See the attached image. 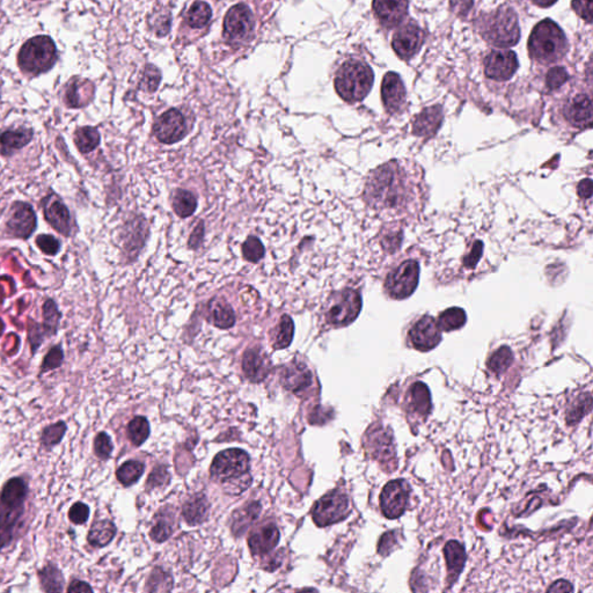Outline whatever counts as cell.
Masks as SVG:
<instances>
[{
    "label": "cell",
    "instance_id": "6da1fadb",
    "mask_svg": "<svg viewBox=\"0 0 593 593\" xmlns=\"http://www.w3.org/2000/svg\"><path fill=\"white\" fill-rule=\"evenodd\" d=\"M28 486L21 477L9 479L0 492V552L11 546L25 514Z\"/></svg>",
    "mask_w": 593,
    "mask_h": 593
},
{
    "label": "cell",
    "instance_id": "7a4b0ae2",
    "mask_svg": "<svg viewBox=\"0 0 593 593\" xmlns=\"http://www.w3.org/2000/svg\"><path fill=\"white\" fill-rule=\"evenodd\" d=\"M210 473L226 492L240 494L248 488L252 480L248 455L240 449L225 450L216 455Z\"/></svg>",
    "mask_w": 593,
    "mask_h": 593
},
{
    "label": "cell",
    "instance_id": "3957f363",
    "mask_svg": "<svg viewBox=\"0 0 593 593\" xmlns=\"http://www.w3.org/2000/svg\"><path fill=\"white\" fill-rule=\"evenodd\" d=\"M527 46L532 59L540 64H552L566 56L568 40L557 22L544 19L533 28Z\"/></svg>",
    "mask_w": 593,
    "mask_h": 593
},
{
    "label": "cell",
    "instance_id": "277c9868",
    "mask_svg": "<svg viewBox=\"0 0 593 593\" xmlns=\"http://www.w3.org/2000/svg\"><path fill=\"white\" fill-rule=\"evenodd\" d=\"M477 29L488 44L501 48L516 46L520 39L518 16L511 7H498L494 12L482 14Z\"/></svg>",
    "mask_w": 593,
    "mask_h": 593
},
{
    "label": "cell",
    "instance_id": "5b68a950",
    "mask_svg": "<svg viewBox=\"0 0 593 593\" xmlns=\"http://www.w3.org/2000/svg\"><path fill=\"white\" fill-rule=\"evenodd\" d=\"M375 76L366 63L358 59H349L336 72V92L345 101L355 103L368 96L373 86Z\"/></svg>",
    "mask_w": 593,
    "mask_h": 593
},
{
    "label": "cell",
    "instance_id": "8992f818",
    "mask_svg": "<svg viewBox=\"0 0 593 593\" xmlns=\"http://www.w3.org/2000/svg\"><path fill=\"white\" fill-rule=\"evenodd\" d=\"M405 194L399 171L393 165L377 171L366 186V201L372 206L399 208L405 201Z\"/></svg>",
    "mask_w": 593,
    "mask_h": 593
},
{
    "label": "cell",
    "instance_id": "52a82bcc",
    "mask_svg": "<svg viewBox=\"0 0 593 593\" xmlns=\"http://www.w3.org/2000/svg\"><path fill=\"white\" fill-rule=\"evenodd\" d=\"M56 59L57 50L54 41L48 36H36L24 44L18 62L26 74H40L53 68Z\"/></svg>",
    "mask_w": 593,
    "mask_h": 593
},
{
    "label": "cell",
    "instance_id": "ba28073f",
    "mask_svg": "<svg viewBox=\"0 0 593 593\" xmlns=\"http://www.w3.org/2000/svg\"><path fill=\"white\" fill-rule=\"evenodd\" d=\"M362 297L356 290L345 289L333 293L327 301L326 319L332 326L350 325L360 315Z\"/></svg>",
    "mask_w": 593,
    "mask_h": 593
},
{
    "label": "cell",
    "instance_id": "9c48e42d",
    "mask_svg": "<svg viewBox=\"0 0 593 593\" xmlns=\"http://www.w3.org/2000/svg\"><path fill=\"white\" fill-rule=\"evenodd\" d=\"M349 514V498L340 490H333L323 496L312 509V518L319 527L341 522Z\"/></svg>",
    "mask_w": 593,
    "mask_h": 593
},
{
    "label": "cell",
    "instance_id": "30bf717a",
    "mask_svg": "<svg viewBox=\"0 0 593 593\" xmlns=\"http://www.w3.org/2000/svg\"><path fill=\"white\" fill-rule=\"evenodd\" d=\"M420 280V265L415 260H408L390 271L385 288L390 298L406 299L417 288Z\"/></svg>",
    "mask_w": 593,
    "mask_h": 593
},
{
    "label": "cell",
    "instance_id": "8fae6325",
    "mask_svg": "<svg viewBox=\"0 0 593 593\" xmlns=\"http://www.w3.org/2000/svg\"><path fill=\"white\" fill-rule=\"evenodd\" d=\"M410 487L405 480L388 482L380 494V507L388 519H397L405 514L408 507Z\"/></svg>",
    "mask_w": 593,
    "mask_h": 593
},
{
    "label": "cell",
    "instance_id": "7c38bea8",
    "mask_svg": "<svg viewBox=\"0 0 593 593\" xmlns=\"http://www.w3.org/2000/svg\"><path fill=\"white\" fill-rule=\"evenodd\" d=\"M187 131V120L178 109H169L163 113L153 126L154 136L163 144L180 142Z\"/></svg>",
    "mask_w": 593,
    "mask_h": 593
},
{
    "label": "cell",
    "instance_id": "4fadbf2b",
    "mask_svg": "<svg viewBox=\"0 0 593 593\" xmlns=\"http://www.w3.org/2000/svg\"><path fill=\"white\" fill-rule=\"evenodd\" d=\"M425 40V31L416 22L409 21L395 31L392 46L400 59L408 61L420 51Z\"/></svg>",
    "mask_w": 593,
    "mask_h": 593
},
{
    "label": "cell",
    "instance_id": "5bb4252c",
    "mask_svg": "<svg viewBox=\"0 0 593 593\" xmlns=\"http://www.w3.org/2000/svg\"><path fill=\"white\" fill-rule=\"evenodd\" d=\"M37 219L34 210L25 202H16L9 210L7 230L12 237L27 239L36 230Z\"/></svg>",
    "mask_w": 593,
    "mask_h": 593
},
{
    "label": "cell",
    "instance_id": "9a60e30c",
    "mask_svg": "<svg viewBox=\"0 0 593 593\" xmlns=\"http://www.w3.org/2000/svg\"><path fill=\"white\" fill-rule=\"evenodd\" d=\"M518 66L516 54L511 50H494L485 59V74L487 77L497 81L512 78Z\"/></svg>",
    "mask_w": 593,
    "mask_h": 593
},
{
    "label": "cell",
    "instance_id": "2e32d148",
    "mask_svg": "<svg viewBox=\"0 0 593 593\" xmlns=\"http://www.w3.org/2000/svg\"><path fill=\"white\" fill-rule=\"evenodd\" d=\"M409 340L417 350L430 351L442 341V329L434 318L425 315L409 330Z\"/></svg>",
    "mask_w": 593,
    "mask_h": 593
},
{
    "label": "cell",
    "instance_id": "e0dca14e",
    "mask_svg": "<svg viewBox=\"0 0 593 593\" xmlns=\"http://www.w3.org/2000/svg\"><path fill=\"white\" fill-rule=\"evenodd\" d=\"M253 26L254 20L250 9L239 4L230 7L225 16L224 35L230 41L243 40L252 31Z\"/></svg>",
    "mask_w": 593,
    "mask_h": 593
},
{
    "label": "cell",
    "instance_id": "ac0fdd59",
    "mask_svg": "<svg viewBox=\"0 0 593 593\" xmlns=\"http://www.w3.org/2000/svg\"><path fill=\"white\" fill-rule=\"evenodd\" d=\"M44 213L46 222L59 233L70 237L72 230V219L68 206L63 203L57 195L51 194L44 200Z\"/></svg>",
    "mask_w": 593,
    "mask_h": 593
},
{
    "label": "cell",
    "instance_id": "d6986e66",
    "mask_svg": "<svg viewBox=\"0 0 593 593\" xmlns=\"http://www.w3.org/2000/svg\"><path fill=\"white\" fill-rule=\"evenodd\" d=\"M381 98L386 111L397 114L406 105L407 92L402 79L395 72H388L381 85Z\"/></svg>",
    "mask_w": 593,
    "mask_h": 593
},
{
    "label": "cell",
    "instance_id": "ffe728a7",
    "mask_svg": "<svg viewBox=\"0 0 593 593\" xmlns=\"http://www.w3.org/2000/svg\"><path fill=\"white\" fill-rule=\"evenodd\" d=\"M372 7L381 25L390 29L399 26L408 16V0H373Z\"/></svg>",
    "mask_w": 593,
    "mask_h": 593
},
{
    "label": "cell",
    "instance_id": "44dd1931",
    "mask_svg": "<svg viewBox=\"0 0 593 593\" xmlns=\"http://www.w3.org/2000/svg\"><path fill=\"white\" fill-rule=\"evenodd\" d=\"M366 446L369 447V452L373 458L381 462H388L395 458V446L390 430L381 427H372L366 434Z\"/></svg>",
    "mask_w": 593,
    "mask_h": 593
},
{
    "label": "cell",
    "instance_id": "7402d4cb",
    "mask_svg": "<svg viewBox=\"0 0 593 593\" xmlns=\"http://www.w3.org/2000/svg\"><path fill=\"white\" fill-rule=\"evenodd\" d=\"M280 542V531L274 524H265L249 534L248 544L253 555L261 557L270 553Z\"/></svg>",
    "mask_w": 593,
    "mask_h": 593
},
{
    "label": "cell",
    "instance_id": "603a6c76",
    "mask_svg": "<svg viewBox=\"0 0 593 593\" xmlns=\"http://www.w3.org/2000/svg\"><path fill=\"white\" fill-rule=\"evenodd\" d=\"M564 116L574 126L589 128L592 124V102L587 94L570 98L564 107Z\"/></svg>",
    "mask_w": 593,
    "mask_h": 593
},
{
    "label": "cell",
    "instance_id": "cb8c5ba5",
    "mask_svg": "<svg viewBox=\"0 0 593 593\" xmlns=\"http://www.w3.org/2000/svg\"><path fill=\"white\" fill-rule=\"evenodd\" d=\"M280 379L286 390L293 393H299L301 390L310 387L312 384V373L304 363L293 362L284 368Z\"/></svg>",
    "mask_w": 593,
    "mask_h": 593
},
{
    "label": "cell",
    "instance_id": "d4e9b609",
    "mask_svg": "<svg viewBox=\"0 0 593 593\" xmlns=\"http://www.w3.org/2000/svg\"><path fill=\"white\" fill-rule=\"evenodd\" d=\"M243 370L250 381L265 380L270 372V363L262 351L253 348L243 355Z\"/></svg>",
    "mask_w": 593,
    "mask_h": 593
},
{
    "label": "cell",
    "instance_id": "484cf974",
    "mask_svg": "<svg viewBox=\"0 0 593 593\" xmlns=\"http://www.w3.org/2000/svg\"><path fill=\"white\" fill-rule=\"evenodd\" d=\"M208 321L221 329L230 328L235 323V313L228 301L215 297L208 305Z\"/></svg>",
    "mask_w": 593,
    "mask_h": 593
},
{
    "label": "cell",
    "instance_id": "4316f807",
    "mask_svg": "<svg viewBox=\"0 0 593 593\" xmlns=\"http://www.w3.org/2000/svg\"><path fill=\"white\" fill-rule=\"evenodd\" d=\"M33 139V130L11 129L0 133V154L12 156L19 150L27 146Z\"/></svg>",
    "mask_w": 593,
    "mask_h": 593
},
{
    "label": "cell",
    "instance_id": "83f0119b",
    "mask_svg": "<svg viewBox=\"0 0 593 593\" xmlns=\"http://www.w3.org/2000/svg\"><path fill=\"white\" fill-rule=\"evenodd\" d=\"M443 121V111L440 106L427 108L416 117L414 133L417 136H432L437 133Z\"/></svg>",
    "mask_w": 593,
    "mask_h": 593
},
{
    "label": "cell",
    "instance_id": "f1b7e54d",
    "mask_svg": "<svg viewBox=\"0 0 593 593\" xmlns=\"http://www.w3.org/2000/svg\"><path fill=\"white\" fill-rule=\"evenodd\" d=\"M209 503L202 494L191 496L182 507V516L191 525H198L208 518Z\"/></svg>",
    "mask_w": 593,
    "mask_h": 593
},
{
    "label": "cell",
    "instance_id": "f546056e",
    "mask_svg": "<svg viewBox=\"0 0 593 593\" xmlns=\"http://www.w3.org/2000/svg\"><path fill=\"white\" fill-rule=\"evenodd\" d=\"M408 407L412 412L420 416H427L430 412V393L427 386L422 382L412 385L408 393Z\"/></svg>",
    "mask_w": 593,
    "mask_h": 593
},
{
    "label": "cell",
    "instance_id": "4dcf8cb0",
    "mask_svg": "<svg viewBox=\"0 0 593 593\" xmlns=\"http://www.w3.org/2000/svg\"><path fill=\"white\" fill-rule=\"evenodd\" d=\"M42 590L46 592H63L64 591L65 578L59 567L53 563H48L37 572Z\"/></svg>",
    "mask_w": 593,
    "mask_h": 593
},
{
    "label": "cell",
    "instance_id": "1f68e13d",
    "mask_svg": "<svg viewBox=\"0 0 593 593\" xmlns=\"http://www.w3.org/2000/svg\"><path fill=\"white\" fill-rule=\"evenodd\" d=\"M116 534V526L114 522L108 519L98 520L94 522L89 529L88 542L93 547H106L111 544Z\"/></svg>",
    "mask_w": 593,
    "mask_h": 593
},
{
    "label": "cell",
    "instance_id": "d6a6232c",
    "mask_svg": "<svg viewBox=\"0 0 593 593\" xmlns=\"http://www.w3.org/2000/svg\"><path fill=\"white\" fill-rule=\"evenodd\" d=\"M444 554H445L449 575L452 577L455 576V578L458 577L466 562V553H465L462 544L458 541H450L444 548Z\"/></svg>",
    "mask_w": 593,
    "mask_h": 593
},
{
    "label": "cell",
    "instance_id": "836d02e7",
    "mask_svg": "<svg viewBox=\"0 0 593 593\" xmlns=\"http://www.w3.org/2000/svg\"><path fill=\"white\" fill-rule=\"evenodd\" d=\"M101 137L98 129L92 126H83L74 133V143L81 153H91L100 144Z\"/></svg>",
    "mask_w": 593,
    "mask_h": 593
},
{
    "label": "cell",
    "instance_id": "e575fe53",
    "mask_svg": "<svg viewBox=\"0 0 593 593\" xmlns=\"http://www.w3.org/2000/svg\"><path fill=\"white\" fill-rule=\"evenodd\" d=\"M173 209L180 218H188L197 209V198L191 191L178 189L173 197Z\"/></svg>",
    "mask_w": 593,
    "mask_h": 593
},
{
    "label": "cell",
    "instance_id": "d590c367",
    "mask_svg": "<svg viewBox=\"0 0 593 593\" xmlns=\"http://www.w3.org/2000/svg\"><path fill=\"white\" fill-rule=\"evenodd\" d=\"M466 320H467V315L462 308H451L440 314L437 323L444 332H452V330H457L464 327Z\"/></svg>",
    "mask_w": 593,
    "mask_h": 593
},
{
    "label": "cell",
    "instance_id": "8d00e7d4",
    "mask_svg": "<svg viewBox=\"0 0 593 593\" xmlns=\"http://www.w3.org/2000/svg\"><path fill=\"white\" fill-rule=\"evenodd\" d=\"M145 466L139 461H126L116 472V477L124 487L133 486L144 473Z\"/></svg>",
    "mask_w": 593,
    "mask_h": 593
},
{
    "label": "cell",
    "instance_id": "74e56055",
    "mask_svg": "<svg viewBox=\"0 0 593 593\" xmlns=\"http://www.w3.org/2000/svg\"><path fill=\"white\" fill-rule=\"evenodd\" d=\"M83 94H92L93 86L91 83L87 81H81L79 83L76 80L69 86L68 92H66V102L70 107L79 108L88 101V96H83Z\"/></svg>",
    "mask_w": 593,
    "mask_h": 593
},
{
    "label": "cell",
    "instance_id": "f35d334b",
    "mask_svg": "<svg viewBox=\"0 0 593 593\" xmlns=\"http://www.w3.org/2000/svg\"><path fill=\"white\" fill-rule=\"evenodd\" d=\"M293 334H295V325L293 321L289 315H283L280 318V323L276 328V335H275L274 348L277 350L280 349H285L289 347L293 342Z\"/></svg>",
    "mask_w": 593,
    "mask_h": 593
},
{
    "label": "cell",
    "instance_id": "ab89813d",
    "mask_svg": "<svg viewBox=\"0 0 593 593\" xmlns=\"http://www.w3.org/2000/svg\"><path fill=\"white\" fill-rule=\"evenodd\" d=\"M126 432H128L130 442L133 445H142L145 440H148V437L150 436V425H148V420L143 417V416H137V417L133 418L128 425Z\"/></svg>",
    "mask_w": 593,
    "mask_h": 593
},
{
    "label": "cell",
    "instance_id": "60d3db41",
    "mask_svg": "<svg viewBox=\"0 0 593 593\" xmlns=\"http://www.w3.org/2000/svg\"><path fill=\"white\" fill-rule=\"evenodd\" d=\"M213 16L211 9L204 1H196L191 5L187 13L188 25L191 28H202L210 21Z\"/></svg>",
    "mask_w": 593,
    "mask_h": 593
},
{
    "label": "cell",
    "instance_id": "b9f144b4",
    "mask_svg": "<svg viewBox=\"0 0 593 593\" xmlns=\"http://www.w3.org/2000/svg\"><path fill=\"white\" fill-rule=\"evenodd\" d=\"M260 512H261V505L258 503H252L243 509V511L235 512L233 522L234 533L241 534L247 526L258 518Z\"/></svg>",
    "mask_w": 593,
    "mask_h": 593
},
{
    "label": "cell",
    "instance_id": "7bdbcfd3",
    "mask_svg": "<svg viewBox=\"0 0 593 593\" xmlns=\"http://www.w3.org/2000/svg\"><path fill=\"white\" fill-rule=\"evenodd\" d=\"M66 430H68V425L65 422L59 421L54 423L44 429L41 436V443L46 449H51L62 442Z\"/></svg>",
    "mask_w": 593,
    "mask_h": 593
},
{
    "label": "cell",
    "instance_id": "ee69618b",
    "mask_svg": "<svg viewBox=\"0 0 593 593\" xmlns=\"http://www.w3.org/2000/svg\"><path fill=\"white\" fill-rule=\"evenodd\" d=\"M59 319H61V313H59L57 305L55 301L51 299L44 303V327L46 330V335L54 336L57 334V329H59Z\"/></svg>",
    "mask_w": 593,
    "mask_h": 593
},
{
    "label": "cell",
    "instance_id": "f6af8a7d",
    "mask_svg": "<svg viewBox=\"0 0 593 593\" xmlns=\"http://www.w3.org/2000/svg\"><path fill=\"white\" fill-rule=\"evenodd\" d=\"M514 360V356L510 349L507 347L500 348L490 357L488 362V368L497 375L507 371V368L511 365Z\"/></svg>",
    "mask_w": 593,
    "mask_h": 593
},
{
    "label": "cell",
    "instance_id": "bcb514c9",
    "mask_svg": "<svg viewBox=\"0 0 593 593\" xmlns=\"http://www.w3.org/2000/svg\"><path fill=\"white\" fill-rule=\"evenodd\" d=\"M163 515V512H161ZM172 516H167L163 514L161 518H157V522L154 524L153 527L151 529V538L153 539L157 542H163L172 535L174 527H173Z\"/></svg>",
    "mask_w": 593,
    "mask_h": 593
},
{
    "label": "cell",
    "instance_id": "7dc6e473",
    "mask_svg": "<svg viewBox=\"0 0 593 593\" xmlns=\"http://www.w3.org/2000/svg\"><path fill=\"white\" fill-rule=\"evenodd\" d=\"M265 246L258 238L250 235L243 245V255L247 261L256 263L265 256Z\"/></svg>",
    "mask_w": 593,
    "mask_h": 593
},
{
    "label": "cell",
    "instance_id": "c3c4849f",
    "mask_svg": "<svg viewBox=\"0 0 593 593\" xmlns=\"http://www.w3.org/2000/svg\"><path fill=\"white\" fill-rule=\"evenodd\" d=\"M64 362V351L61 345L50 349L49 353L44 357V363L41 365V373L53 371L62 366Z\"/></svg>",
    "mask_w": 593,
    "mask_h": 593
},
{
    "label": "cell",
    "instance_id": "681fc988",
    "mask_svg": "<svg viewBox=\"0 0 593 593\" xmlns=\"http://www.w3.org/2000/svg\"><path fill=\"white\" fill-rule=\"evenodd\" d=\"M113 450H114V445L111 442V436L106 432L98 434L94 440V452H96V457L101 460H107L111 458Z\"/></svg>",
    "mask_w": 593,
    "mask_h": 593
},
{
    "label": "cell",
    "instance_id": "f907efd6",
    "mask_svg": "<svg viewBox=\"0 0 593 593\" xmlns=\"http://www.w3.org/2000/svg\"><path fill=\"white\" fill-rule=\"evenodd\" d=\"M160 80H161V74H160L159 70L153 65H148L145 68L144 74H143L141 87L146 92H154L159 86Z\"/></svg>",
    "mask_w": 593,
    "mask_h": 593
},
{
    "label": "cell",
    "instance_id": "816d5d0a",
    "mask_svg": "<svg viewBox=\"0 0 593 593\" xmlns=\"http://www.w3.org/2000/svg\"><path fill=\"white\" fill-rule=\"evenodd\" d=\"M568 79L569 74L566 69L561 68V66H554L547 72L546 83H547V87L550 91H554V89H559V87L563 86L568 81Z\"/></svg>",
    "mask_w": 593,
    "mask_h": 593
},
{
    "label": "cell",
    "instance_id": "f5cc1de1",
    "mask_svg": "<svg viewBox=\"0 0 593 593\" xmlns=\"http://www.w3.org/2000/svg\"><path fill=\"white\" fill-rule=\"evenodd\" d=\"M36 245L39 248L46 254L54 256L61 250V241L50 234H41L36 238Z\"/></svg>",
    "mask_w": 593,
    "mask_h": 593
},
{
    "label": "cell",
    "instance_id": "db71d44e",
    "mask_svg": "<svg viewBox=\"0 0 593 593\" xmlns=\"http://www.w3.org/2000/svg\"><path fill=\"white\" fill-rule=\"evenodd\" d=\"M69 518L76 525H83L89 518L88 505H85L83 502L74 503L69 511Z\"/></svg>",
    "mask_w": 593,
    "mask_h": 593
},
{
    "label": "cell",
    "instance_id": "11a10c76",
    "mask_svg": "<svg viewBox=\"0 0 593 593\" xmlns=\"http://www.w3.org/2000/svg\"><path fill=\"white\" fill-rule=\"evenodd\" d=\"M572 9L587 24L592 22V0H574Z\"/></svg>",
    "mask_w": 593,
    "mask_h": 593
},
{
    "label": "cell",
    "instance_id": "9f6ffc18",
    "mask_svg": "<svg viewBox=\"0 0 593 593\" xmlns=\"http://www.w3.org/2000/svg\"><path fill=\"white\" fill-rule=\"evenodd\" d=\"M169 481V474L167 472L166 467L163 466H158L156 470L151 473L148 480V486L150 488H158V487H163V485H167Z\"/></svg>",
    "mask_w": 593,
    "mask_h": 593
},
{
    "label": "cell",
    "instance_id": "6f0895ef",
    "mask_svg": "<svg viewBox=\"0 0 593 593\" xmlns=\"http://www.w3.org/2000/svg\"><path fill=\"white\" fill-rule=\"evenodd\" d=\"M204 235V225L203 223L201 222L200 224L197 225L195 230H193V233H191V238H189V246L191 248H197L198 245H200L201 241L203 239Z\"/></svg>",
    "mask_w": 593,
    "mask_h": 593
},
{
    "label": "cell",
    "instance_id": "680465c9",
    "mask_svg": "<svg viewBox=\"0 0 593 593\" xmlns=\"http://www.w3.org/2000/svg\"><path fill=\"white\" fill-rule=\"evenodd\" d=\"M483 252V245L481 243H475V246H474L473 250L470 253V256L466 258V265L467 267H474V265H477V262H479L480 258L482 255Z\"/></svg>",
    "mask_w": 593,
    "mask_h": 593
},
{
    "label": "cell",
    "instance_id": "91938a15",
    "mask_svg": "<svg viewBox=\"0 0 593 593\" xmlns=\"http://www.w3.org/2000/svg\"><path fill=\"white\" fill-rule=\"evenodd\" d=\"M68 592H93V589L86 582L74 579L71 584L69 585Z\"/></svg>",
    "mask_w": 593,
    "mask_h": 593
},
{
    "label": "cell",
    "instance_id": "94428289",
    "mask_svg": "<svg viewBox=\"0 0 593 593\" xmlns=\"http://www.w3.org/2000/svg\"><path fill=\"white\" fill-rule=\"evenodd\" d=\"M578 194L583 198H589L592 195V181L590 178L582 181L578 186Z\"/></svg>",
    "mask_w": 593,
    "mask_h": 593
},
{
    "label": "cell",
    "instance_id": "6125c7cd",
    "mask_svg": "<svg viewBox=\"0 0 593 593\" xmlns=\"http://www.w3.org/2000/svg\"><path fill=\"white\" fill-rule=\"evenodd\" d=\"M572 590H574L572 585L564 581H559L548 589L549 592H554V591H557V592H572Z\"/></svg>",
    "mask_w": 593,
    "mask_h": 593
},
{
    "label": "cell",
    "instance_id": "be15d7a7",
    "mask_svg": "<svg viewBox=\"0 0 593 593\" xmlns=\"http://www.w3.org/2000/svg\"><path fill=\"white\" fill-rule=\"evenodd\" d=\"M557 1V0H532V3L535 4L539 7H549Z\"/></svg>",
    "mask_w": 593,
    "mask_h": 593
}]
</instances>
